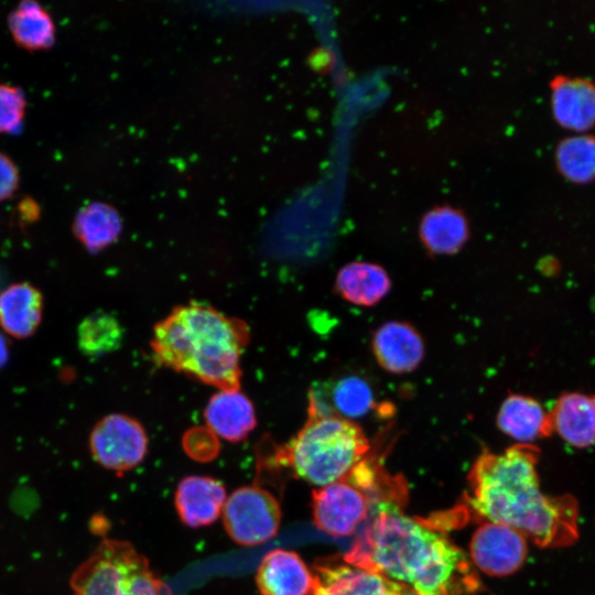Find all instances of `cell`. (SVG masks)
<instances>
[{"mask_svg": "<svg viewBox=\"0 0 595 595\" xmlns=\"http://www.w3.org/2000/svg\"><path fill=\"white\" fill-rule=\"evenodd\" d=\"M551 111L562 128L585 133L595 126V82L556 75L550 82Z\"/></svg>", "mask_w": 595, "mask_h": 595, "instance_id": "8fae6325", "label": "cell"}, {"mask_svg": "<svg viewBox=\"0 0 595 595\" xmlns=\"http://www.w3.org/2000/svg\"><path fill=\"white\" fill-rule=\"evenodd\" d=\"M223 522L236 543L258 545L277 534L281 522V508L269 490L256 485L242 486L226 499Z\"/></svg>", "mask_w": 595, "mask_h": 595, "instance_id": "8992f818", "label": "cell"}, {"mask_svg": "<svg viewBox=\"0 0 595 595\" xmlns=\"http://www.w3.org/2000/svg\"><path fill=\"white\" fill-rule=\"evenodd\" d=\"M539 453L528 443L502 453L484 450L468 473L466 500L477 516L516 529L539 548L571 547L580 538L578 500L541 490Z\"/></svg>", "mask_w": 595, "mask_h": 595, "instance_id": "6da1fadb", "label": "cell"}, {"mask_svg": "<svg viewBox=\"0 0 595 595\" xmlns=\"http://www.w3.org/2000/svg\"><path fill=\"white\" fill-rule=\"evenodd\" d=\"M9 28L15 42L29 50L45 48L54 42L53 21L34 1H23L10 13Z\"/></svg>", "mask_w": 595, "mask_h": 595, "instance_id": "603a6c76", "label": "cell"}, {"mask_svg": "<svg viewBox=\"0 0 595 595\" xmlns=\"http://www.w3.org/2000/svg\"><path fill=\"white\" fill-rule=\"evenodd\" d=\"M499 429L518 443L549 436L552 432L550 412L533 398L511 394L504 400L497 415Z\"/></svg>", "mask_w": 595, "mask_h": 595, "instance_id": "ac0fdd59", "label": "cell"}, {"mask_svg": "<svg viewBox=\"0 0 595 595\" xmlns=\"http://www.w3.org/2000/svg\"><path fill=\"white\" fill-rule=\"evenodd\" d=\"M465 215L452 206H437L424 214L419 226L423 246L434 255L457 252L468 239Z\"/></svg>", "mask_w": 595, "mask_h": 595, "instance_id": "d6986e66", "label": "cell"}, {"mask_svg": "<svg viewBox=\"0 0 595 595\" xmlns=\"http://www.w3.org/2000/svg\"><path fill=\"white\" fill-rule=\"evenodd\" d=\"M18 171L13 162L0 152V201L10 197L18 186Z\"/></svg>", "mask_w": 595, "mask_h": 595, "instance_id": "4316f807", "label": "cell"}, {"mask_svg": "<svg viewBox=\"0 0 595 595\" xmlns=\"http://www.w3.org/2000/svg\"><path fill=\"white\" fill-rule=\"evenodd\" d=\"M43 314L41 292L30 283H13L0 293V326L15 338L35 333Z\"/></svg>", "mask_w": 595, "mask_h": 595, "instance_id": "e0dca14e", "label": "cell"}, {"mask_svg": "<svg viewBox=\"0 0 595 595\" xmlns=\"http://www.w3.org/2000/svg\"><path fill=\"white\" fill-rule=\"evenodd\" d=\"M204 418L209 431L230 442L244 440L256 426L252 403L237 388L220 389L208 401Z\"/></svg>", "mask_w": 595, "mask_h": 595, "instance_id": "2e32d148", "label": "cell"}, {"mask_svg": "<svg viewBox=\"0 0 595 595\" xmlns=\"http://www.w3.org/2000/svg\"><path fill=\"white\" fill-rule=\"evenodd\" d=\"M311 595H419L409 586L344 560L314 565Z\"/></svg>", "mask_w": 595, "mask_h": 595, "instance_id": "30bf717a", "label": "cell"}, {"mask_svg": "<svg viewBox=\"0 0 595 595\" xmlns=\"http://www.w3.org/2000/svg\"><path fill=\"white\" fill-rule=\"evenodd\" d=\"M121 218L105 203H90L76 215L73 231L90 252H98L113 244L121 232Z\"/></svg>", "mask_w": 595, "mask_h": 595, "instance_id": "44dd1931", "label": "cell"}, {"mask_svg": "<svg viewBox=\"0 0 595 595\" xmlns=\"http://www.w3.org/2000/svg\"><path fill=\"white\" fill-rule=\"evenodd\" d=\"M25 97L18 87L0 84V133L17 132L22 125Z\"/></svg>", "mask_w": 595, "mask_h": 595, "instance_id": "484cf974", "label": "cell"}, {"mask_svg": "<svg viewBox=\"0 0 595 595\" xmlns=\"http://www.w3.org/2000/svg\"><path fill=\"white\" fill-rule=\"evenodd\" d=\"M311 507L313 522L320 530L343 538L351 536L368 517L371 500L344 478L313 490Z\"/></svg>", "mask_w": 595, "mask_h": 595, "instance_id": "ba28073f", "label": "cell"}, {"mask_svg": "<svg viewBox=\"0 0 595 595\" xmlns=\"http://www.w3.org/2000/svg\"><path fill=\"white\" fill-rule=\"evenodd\" d=\"M336 289L350 303L370 306L379 302L390 289L387 272L370 262H351L336 277Z\"/></svg>", "mask_w": 595, "mask_h": 595, "instance_id": "ffe728a7", "label": "cell"}, {"mask_svg": "<svg viewBox=\"0 0 595 595\" xmlns=\"http://www.w3.org/2000/svg\"><path fill=\"white\" fill-rule=\"evenodd\" d=\"M9 359V344L3 335L2 332H0V368H2Z\"/></svg>", "mask_w": 595, "mask_h": 595, "instance_id": "83f0119b", "label": "cell"}, {"mask_svg": "<svg viewBox=\"0 0 595 595\" xmlns=\"http://www.w3.org/2000/svg\"><path fill=\"white\" fill-rule=\"evenodd\" d=\"M553 432L576 448L595 446V396L561 394L550 412Z\"/></svg>", "mask_w": 595, "mask_h": 595, "instance_id": "9a60e30c", "label": "cell"}, {"mask_svg": "<svg viewBox=\"0 0 595 595\" xmlns=\"http://www.w3.org/2000/svg\"><path fill=\"white\" fill-rule=\"evenodd\" d=\"M256 582L261 595H311L314 577L298 553L275 549L262 558Z\"/></svg>", "mask_w": 595, "mask_h": 595, "instance_id": "7c38bea8", "label": "cell"}, {"mask_svg": "<svg viewBox=\"0 0 595 595\" xmlns=\"http://www.w3.org/2000/svg\"><path fill=\"white\" fill-rule=\"evenodd\" d=\"M361 429L337 414L320 408L282 450V463L293 474L323 487L344 479L369 451Z\"/></svg>", "mask_w": 595, "mask_h": 595, "instance_id": "277c9868", "label": "cell"}, {"mask_svg": "<svg viewBox=\"0 0 595 595\" xmlns=\"http://www.w3.org/2000/svg\"><path fill=\"white\" fill-rule=\"evenodd\" d=\"M89 447L99 465L122 473L143 461L148 451V437L134 419L125 414H109L94 426Z\"/></svg>", "mask_w": 595, "mask_h": 595, "instance_id": "52a82bcc", "label": "cell"}, {"mask_svg": "<svg viewBox=\"0 0 595 595\" xmlns=\"http://www.w3.org/2000/svg\"><path fill=\"white\" fill-rule=\"evenodd\" d=\"M372 350L382 368L393 374H404L419 366L424 346L421 336L411 325L391 321L376 331Z\"/></svg>", "mask_w": 595, "mask_h": 595, "instance_id": "5bb4252c", "label": "cell"}, {"mask_svg": "<svg viewBox=\"0 0 595 595\" xmlns=\"http://www.w3.org/2000/svg\"><path fill=\"white\" fill-rule=\"evenodd\" d=\"M375 516L343 560L382 574L419 595H474L480 580L466 553L425 522L379 501Z\"/></svg>", "mask_w": 595, "mask_h": 595, "instance_id": "7a4b0ae2", "label": "cell"}, {"mask_svg": "<svg viewBox=\"0 0 595 595\" xmlns=\"http://www.w3.org/2000/svg\"><path fill=\"white\" fill-rule=\"evenodd\" d=\"M469 553L479 571L491 576H507L523 565L528 545L526 537L516 529L486 521L473 533Z\"/></svg>", "mask_w": 595, "mask_h": 595, "instance_id": "9c48e42d", "label": "cell"}, {"mask_svg": "<svg viewBox=\"0 0 595 595\" xmlns=\"http://www.w3.org/2000/svg\"><path fill=\"white\" fill-rule=\"evenodd\" d=\"M74 595H171L148 560L122 540H102L73 573Z\"/></svg>", "mask_w": 595, "mask_h": 595, "instance_id": "5b68a950", "label": "cell"}, {"mask_svg": "<svg viewBox=\"0 0 595 595\" xmlns=\"http://www.w3.org/2000/svg\"><path fill=\"white\" fill-rule=\"evenodd\" d=\"M332 401L337 415L351 421L370 411L374 394L366 380L357 376H348L334 386Z\"/></svg>", "mask_w": 595, "mask_h": 595, "instance_id": "d4e9b609", "label": "cell"}, {"mask_svg": "<svg viewBox=\"0 0 595 595\" xmlns=\"http://www.w3.org/2000/svg\"><path fill=\"white\" fill-rule=\"evenodd\" d=\"M560 174L574 184L595 181V136L575 133L562 139L554 153Z\"/></svg>", "mask_w": 595, "mask_h": 595, "instance_id": "7402d4cb", "label": "cell"}, {"mask_svg": "<svg viewBox=\"0 0 595 595\" xmlns=\"http://www.w3.org/2000/svg\"><path fill=\"white\" fill-rule=\"evenodd\" d=\"M123 329L110 313L96 311L86 316L77 329L80 351L93 358L105 356L118 349L122 343Z\"/></svg>", "mask_w": 595, "mask_h": 595, "instance_id": "cb8c5ba5", "label": "cell"}, {"mask_svg": "<svg viewBox=\"0 0 595 595\" xmlns=\"http://www.w3.org/2000/svg\"><path fill=\"white\" fill-rule=\"evenodd\" d=\"M247 331L204 304L176 307L154 328L158 363L220 389L237 388Z\"/></svg>", "mask_w": 595, "mask_h": 595, "instance_id": "3957f363", "label": "cell"}, {"mask_svg": "<svg viewBox=\"0 0 595 595\" xmlns=\"http://www.w3.org/2000/svg\"><path fill=\"white\" fill-rule=\"evenodd\" d=\"M224 485L207 476L183 478L175 493V507L181 520L191 528L215 522L226 501Z\"/></svg>", "mask_w": 595, "mask_h": 595, "instance_id": "4fadbf2b", "label": "cell"}]
</instances>
